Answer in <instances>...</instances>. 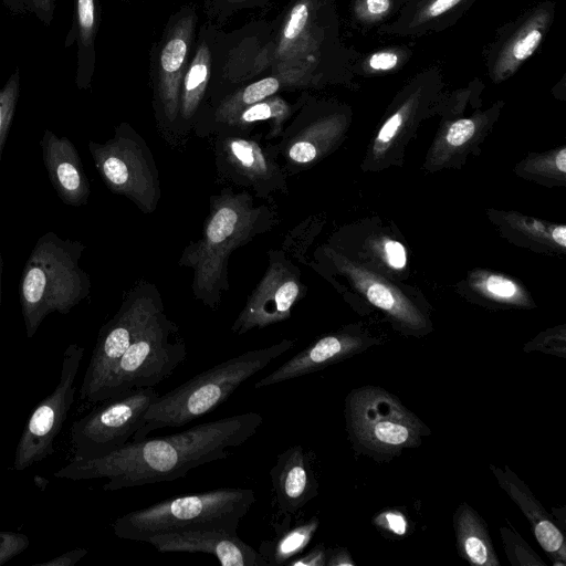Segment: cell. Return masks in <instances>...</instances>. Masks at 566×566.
Wrapping results in <instances>:
<instances>
[{"instance_id":"cell-1","label":"cell","mask_w":566,"mask_h":566,"mask_svg":"<svg viewBox=\"0 0 566 566\" xmlns=\"http://www.w3.org/2000/svg\"><path fill=\"white\" fill-rule=\"evenodd\" d=\"M262 423L258 412L229 416L174 434L129 441L101 458L71 459L54 476L107 479L105 491L174 481L202 464L227 459L230 450L244 444Z\"/></svg>"},{"instance_id":"cell-2","label":"cell","mask_w":566,"mask_h":566,"mask_svg":"<svg viewBox=\"0 0 566 566\" xmlns=\"http://www.w3.org/2000/svg\"><path fill=\"white\" fill-rule=\"evenodd\" d=\"M272 212L256 206L248 192L224 189L211 197L202 235L189 243L179 260L193 271L192 293L211 308L218 307L221 295L229 290L230 254L271 228Z\"/></svg>"},{"instance_id":"cell-3","label":"cell","mask_w":566,"mask_h":566,"mask_svg":"<svg viewBox=\"0 0 566 566\" xmlns=\"http://www.w3.org/2000/svg\"><path fill=\"white\" fill-rule=\"evenodd\" d=\"M283 338L273 345L244 352L197 374L149 406L143 426L130 441H142L153 431L182 427L211 412L247 380L295 346Z\"/></svg>"},{"instance_id":"cell-4","label":"cell","mask_w":566,"mask_h":566,"mask_svg":"<svg viewBox=\"0 0 566 566\" xmlns=\"http://www.w3.org/2000/svg\"><path fill=\"white\" fill-rule=\"evenodd\" d=\"M84 250L81 241L62 239L52 231L35 242L19 283L27 337L35 335L49 314H67L90 296L91 280L80 266Z\"/></svg>"},{"instance_id":"cell-5","label":"cell","mask_w":566,"mask_h":566,"mask_svg":"<svg viewBox=\"0 0 566 566\" xmlns=\"http://www.w3.org/2000/svg\"><path fill=\"white\" fill-rule=\"evenodd\" d=\"M254 502V491L243 488L182 494L119 516L113 523V532L119 538L137 542L156 534L197 530L237 534L240 521Z\"/></svg>"},{"instance_id":"cell-6","label":"cell","mask_w":566,"mask_h":566,"mask_svg":"<svg viewBox=\"0 0 566 566\" xmlns=\"http://www.w3.org/2000/svg\"><path fill=\"white\" fill-rule=\"evenodd\" d=\"M345 419L355 450L370 455H396L430 432L396 396L371 386L348 394Z\"/></svg>"},{"instance_id":"cell-7","label":"cell","mask_w":566,"mask_h":566,"mask_svg":"<svg viewBox=\"0 0 566 566\" xmlns=\"http://www.w3.org/2000/svg\"><path fill=\"white\" fill-rule=\"evenodd\" d=\"M185 358L186 345L178 326L160 311L127 348L94 403L135 388H155L170 377Z\"/></svg>"},{"instance_id":"cell-8","label":"cell","mask_w":566,"mask_h":566,"mask_svg":"<svg viewBox=\"0 0 566 566\" xmlns=\"http://www.w3.org/2000/svg\"><path fill=\"white\" fill-rule=\"evenodd\" d=\"M94 165L106 187L133 201L144 213L156 210L160 186L155 159L146 142L127 124L101 144L88 143Z\"/></svg>"},{"instance_id":"cell-9","label":"cell","mask_w":566,"mask_h":566,"mask_svg":"<svg viewBox=\"0 0 566 566\" xmlns=\"http://www.w3.org/2000/svg\"><path fill=\"white\" fill-rule=\"evenodd\" d=\"M160 311L164 303L156 286L145 283L132 289L117 313L105 323L83 376L81 399H94L130 344Z\"/></svg>"},{"instance_id":"cell-10","label":"cell","mask_w":566,"mask_h":566,"mask_svg":"<svg viewBox=\"0 0 566 566\" xmlns=\"http://www.w3.org/2000/svg\"><path fill=\"white\" fill-rule=\"evenodd\" d=\"M158 396L155 388H135L101 401L72 423V459L101 458L124 447L143 426L146 411Z\"/></svg>"},{"instance_id":"cell-11","label":"cell","mask_w":566,"mask_h":566,"mask_svg":"<svg viewBox=\"0 0 566 566\" xmlns=\"http://www.w3.org/2000/svg\"><path fill=\"white\" fill-rule=\"evenodd\" d=\"M84 347L70 344L64 350L60 379L54 390L33 410L18 441L13 469L23 471L54 452V441L75 399V381Z\"/></svg>"},{"instance_id":"cell-12","label":"cell","mask_w":566,"mask_h":566,"mask_svg":"<svg viewBox=\"0 0 566 566\" xmlns=\"http://www.w3.org/2000/svg\"><path fill=\"white\" fill-rule=\"evenodd\" d=\"M555 13L556 3L543 0L496 30L482 53L492 83L509 80L534 55L549 32Z\"/></svg>"},{"instance_id":"cell-13","label":"cell","mask_w":566,"mask_h":566,"mask_svg":"<svg viewBox=\"0 0 566 566\" xmlns=\"http://www.w3.org/2000/svg\"><path fill=\"white\" fill-rule=\"evenodd\" d=\"M302 289L298 271L292 262L280 251L269 252V265L231 331L242 335L287 319Z\"/></svg>"},{"instance_id":"cell-14","label":"cell","mask_w":566,"mask_h":566,"mask_svg":"<svg viewBox=\"0 0 566 566\" xmlns=\"http://www.w3.org/2000/svg\"><path fill=\"white\" fill-rule=\"evenodd\" d=\"M279 146H263L241 135H222L216 144L219 172L251 188L258 197L287 190V174L279 164Z\"/></svg>"},{"instance_id":"cell-15","label":"cell","mask_w":566,"mask_h":566,"mask_svg":"<svg viewBox=\"0 0 566 566\" xmlns=\"http://www.w3.org/2000/svg\"><path fill=\"white\" fill-rule=\"evenodd\" d=\"M145 542L160 553L210 554L222 566H269L266 559L237 534L217 530L156 534Z\"/></svg>"},{"instance_id":"cell-16","label":"cell","mask_w":566,"mask_h":566,"mask_svg":"<svg viewBox=\"0 0 566 566\" xmlns=\"http://www.w3.org/2000/svg\"><path fill=\"white\" fill-rule=\"evenodd\" d=\"M367 346L369 343L355 334L339 332L325 335L261 378L254 384V388L261 389L316 373L364 350Z\"/></svg>"},{"instance_id":"cell-17","label":"cell","mask_w":566,"mask_h":566,"mask_svg":"<svg viewBox=\"0 0 566 566\" xmlns=\"http://www.w3.org/2000/svg\"><path fill=\"white\" fill-rule=\"evenodd\" d=\"M40 144L44 167L59 198L74 207L87 203L90 182L74 144L50 129L44 130Z\"/></svg>"},{"instance_id":"cell-18","label":"cell","mask_w":566,"mask_h":566,"mask_svg":"<svg viewBox=\"0 0 566 566\" xmlns=\"http://www.w3.org/2000/svg\"><path fill=\"white\" fill-rule=\"evenodd\" d=\"M476 0H416L376 29L386 36L419 38L452 28Z\"/></svg>"},{"instance_id":"cell-19","label":"cell","mask_w":566,"mask_h":566,"mask_svg":"<svg viewBox=\"0 0 566 566\" xmlns=\"http://www.w3.org/2000/svg\"><path fill=\"white\" fill-rule=\"evenodd\" d=\"M270 478L283 516H293L318 493L317 479L301 444L290 447L276 457Z\"/></svg>"},{"instance_id":"cell-20","label":"cell","mask_w":566,"mask_h":566,"mask_svg":"<svg viewBox=\"0 0 566 566\" xmlns=\"http://www.w3.org/2000/svg\"><path fill=\"white\" fill-rule=\"evenodd\" d=\"M499 485L528 520L533 534L554 566H565L566 544L562 531L527 485L507 467L491 465Z\"/></svg>"},{"instance_id":"cell-21","label":"cell","mask_w":566,"mask_h":566,"mask_svg":"<svg viewBox=\"0 0 566 566\" xmlns=\"http://www.w3.org/2000/svg\"><path fill=\"white\" fill-rule=\"evenodd\" d=\"M193 18H180L165 36L159 52L156 92L164 119L172 123L179 115V97L184 66L192 36Z\"/></svg>"},{"instance_id":"cell-22","label":"cell","mask_w":566,"mask_h":566,"mask_svg":"<svg viewBox=\"0 0 566 566\" xmlns=\"http://www.w3.org/2000/svg\"><path fill=\"white\" fill-rule=\"evenodd\" d=\"M99 24V0H75L74 12L64 46L77 45L75 84L80 90L91 87L95 70V39Z\"/></svg>"},{"instance_id":"cell-23","label":"cell","mask_w":566,"mask_h":566,"mask_svg":"<svg viewBox=\"0 0 566 566\" xmlns=\"http://www.w3.org/2000/svg\"><path fill=\"white\" fill-rule=\"evenodd\" d=\"M457 548L461 558L478 566H500L484 520L469 504L458 506L453 515Z\"/></svg>"},{"instance_id":"cell-24","label":"cell","mask_w":566,"mask_h":566,"mask_svg":"<svg viewBox=\"0 0 566 566\" xmlns=\"http://www.w3.org/2000/svg\"><path fill=\"white\" fill-rule=\"evenodd\" d=\"M336 127L337 120L326 117L296 134H284L277 146L286 167L291 169L314 163L321 156L324 145L334 136Z\"/></svg>"},{"instance_id":"cell-25","label":"cell","mask_w":566,"mask_h":566,"mask_svg":"<svg viewBox=\"0 0 566 566\" xmlns=\"http://www.w3.org/2000/svg\"><path fill=\"white\" fill-rule=\"evenodd\" d=\"M283 517V523L276 528L275 536L264 541L258 551L269 566L286 565L300 555L310 544L319 525L316 516L295 525H291V515Z\"/></svg>"},{"instance_id":"cell-26","label":"cell","mask_w":566,"mask_h":566,"mask_svg":"<svg viewBox=\"0 0 566 566\" xmlns=\"http://www.w3.org/2000/svg\"><path fill=\"white\" fill-rule=\"evenodd\" d=\"M349 271L357 286L373 305L387 312L409 328L421 329L424 327L426 324L420 313L398 292L355 266H352Z\"/></svg>"},{"instance_id":"cell-27","label":"cell","mask_w":566,"mask_h":566,"mask_svg":"<svg viewBox=\"0 0 566 566\" xmlns=\"http://www.w3.org/2000/svg\"><path fill=\"white\" fill-rule=\"evenodd\" d=\"M210 51L207 44L198 46L182 80L179 97V115L190 120L203 97L210 74Z\"/></svg>"},{"instance_id":"cell-28","label":"cell","mask_w":566,"mask_h":566,"mask_svg":"<svg viewBox=\"0 0 566 566\" xmlns=\"http://www.w3.org/2000/svg\"><path fill=\"white\" fill-rule=\"evenodd\" d=\"M292 106L282 97L272 95L256 102L233 116L226 126L243 130L258 122L271 120V132L266 138H274L283 133V125L292 114Z\"/></svg>"},{"instance_id":"cell-29","label":"cell","mask_w":566,"mask_h":566,"mask_svg":"<svg viewBox=\"0 0 566 566\" xmlns=\"http://www.w3.org/2000/svg\"><path fill=\"white\" fill-rule=\"evenodd\" d=\"M413 50L407 44H394L358 55L353 65L354 75L370 77L399 72L409 63Z\"/></svg>"},{"instance_id":"cell-30","label":"cell","mask_w":566,"mask_h":566,"mask_svg":"<svg viewBox=\"0 0 566 566\" xmlns=\"http://www.w3.org/2000/svg\"><path fill=\"white\" fill-rule=\"evenodd\" d=\"M280 78L270 76L249 84L226 98L217 108L214 119L226 125L243 108L274 95L281 87Z\"/></svg>"},{"instance_id":"cell-31","label":"cell","mask_w":566,"mask_h":566,"mask_svg":"<svg viewBox=\"0 0 566 566\" xmlns=\"http://www.w3.org/2000/svg\"><path fill=\"white\" fill-rule=\"evenodd\" d=\"M395 0H350L349 19L359 33H368L395 15Z\"/></svg>"},{"instance_id":"cell-32","label":"cell","mask_w":566,"mask_h":566,"mask_svg":"<svg viewBox=\"0 0 566 566\" xmlns=\"http://www.w3.org/2000/svg\"><path fill=\"white\" fill-rule=\"evenodd\" d=\"M500 534L512 566H546L515 528L510 525L501 526Z\"/></svg>"},{"instance_id":"cell-33","label":"cell","mask_w":566,"mask_h":566,"mask_svg":"<svg viewBox=\"0 0 566 566\" xmlns=\"http://www.w3.org/2000/svg\"><path fill=\"white\" fill-rule=\"evenodd\" d=\"M20 95V71L15 69L0 87V161Z\"/></svg>"},{"instance_id":"cell-34","label":"cell","mask_w":566,"mask_h":566,"mask_svg":"<svg viewBox=\"0 0 566 566\" xmlns=\"http://www.w3.org/2000/svg\"><path fill=\"white\" fill-rule=\"evenodd\" d=\"M3 6L17 14H33L42 23L50 25L56 8V0H0Z\"/></svg>"},{"instance_id":"cell-35","label":"cell","mask_w":566,"mask_h":566,"mask_svg":"<svg viewBox=\"0 0 566 566\" xmlns=\"http://www.w3.org/2000/svg\"><path fill=\"white\" fill-rule=\"evenodd\" d=\"M480 289L499 301L513 302L520 298V290L515 282L499 275L484 277L480 283Z\"/></svg>"},{"instance_id":"cell-36","label":"cell","mask_w":566,"mask_h":566,"mask_svg":"<svg viewBox=\"0 0 566 566\" xmlns=\"http://www.w3.org/2000/svg\"><path fill=\"white\" fill-rule=\"evenodd\" d=\"M30 545V538L14 531H0V565L17 557Z\"/></svg>"},{"instance_id":"cell-37","label":"cell","mask_w":566,"mask_h":566,"mask_svg":"<svg viewBox=\"0 0 566 566\" xmlns=\"http://www.w3.org/2000/svg\"><path fill=\"white\" fill-rule=\"evenodd\" d=\"M475 118H460L452 122L446 134V140L454 147L461 146L470 140L476 132Z\"/></svg>"},{"instance_id":"cell-38","label":"cell","mask_w":566,"mask_h":566,"mask_svg":"<svg viewBox=\"0 0 566 566\" xmlns=\"http://www.w3.org/2000/svg\"><path fill=\"white\" fill-rule=\"evenodd\" d=\"M374 523L395 535H403L407 531L406 515L397 510L379 512Z\"/></svg>"},{"instance_id":"cell-39","label":"cell","mask_w":566,"mask_h":566,"mask_svg":"<svg viewBox=\"0 0 566 566\" xmlns=\"http://www.w3.org/2000/svg\"><path fill=\"white\" fill-rule=\"evenodd\" d=\"M327 557V548L324 545H316L314 548L303 555H297L286 565L290 566H325Z\"/></svg>"},{"instance_id":"cell-40","label":"cell","mask_w":566,"mask_h":566,"mask_svg":"<svg viewBox=\"0 0 566 566\" xmlns=\"http://www.w3.org/2000/svg\"><path fill=\"white\" fill-rule=\"evenodd\" d=\"M384 255L387 264L394 269H402L407 263L406 249L398 241H386L384 244Z\"/></svg>"},{"instance_id":"cell-41","label":"cell","mask_w":566,"mask_h":566,"mask_svg":"<svg viewBox=\"0 0 566 566\" xmlns=\"http://www.w3.org/2000/svg\"><path fill=\"white\" fill-rule=\"evenodd\" d=\"M87 554L86 548L76 547L67 551L56 557L50 558L49 560L38 563L36 566H74L80 559Z\"/></svg>"},{"instance_id":"cell-42","label":"cell","mask_w":566,"mask_h":566,"mask_svg":"<svg viewBox=\"0 0 566 566\" xmlns=\"http://www.w3.org/2000/svg\"><path fill=\"white\" fill-rule=\"evenodd\" d=\"M355 565L349 552L344 547L327 548L325 566H347Z\"/></svg>"},{"instance_id":"cell-43","label":"cell","mask_w":566,"mask_h":566,"mask_svg":"<svg viewBox=\"0 0 566 566\" xmlns=\"http://www.w3.org/2000/svg\"><path fill=\"white\" fill-rule=\"evenodd\" d=\"M551 238L555 243H557L562 248H565V245H566V228H565V226L554 227L551 232Z\"/></svg>"},{"instance_id":"cell-44","label":"cell","mask_w":566,"mask_h":566,"mask_svg":"<svg viewBox=\"0 0 566 566\" xmlns=\"http://www.w3.org/2000/svg\"><path fill=\"white\" fill-rule=\"evenodd\" d=\"M556 167L562 172H566V148L563 147L556 155L555 158Z\"/></svg>"},{"instance_id":"cell-45","label":"cell","mask_w":566,"mask_h":566,"mask_svg":"<svg viewBox=\"0 0 566 566\" xmlns=\"http://www.w3.org/2000/svg\"><path fill=\"white\" fill-rule=\"evenodd\" d=\"M416 0H395V14L400 10L402 9L405 6L413 2Z\"/></svg>"},{"instance_id":"cell-46","label":"cell","mask_w":566,"mask_h":566,"mask_svg":"<svg viewBox=\"0 0 566 566\" xmlns=\"http://www.w3.org/2000/svg\"><path fill=\"white\" fill-rule=\"evenodd\" d=\"M227 6H239L243 3H249L253 1H260V0H223Z\"/></svg>"},{"instance_id":"cell-47","label":"cell","mask_w":566,"mask_h":566,"mask_svg":"<svg viewBox=\"0 0 566 566\" xmlns=\"http://www.w3.org/2000/svg\"><path fill=\"white\" fill-rule=\"evenodd\" d=\"M3 260L0 252V303H1V282H2Z\"/></svg>"}]
</instances>
